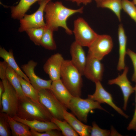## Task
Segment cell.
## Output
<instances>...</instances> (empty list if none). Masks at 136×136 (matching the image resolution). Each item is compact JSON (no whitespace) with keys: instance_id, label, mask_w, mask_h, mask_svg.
<instances>
[{"instance_id":"obj_1","label":"cell","mask_w":136,"mask_h":136,"mask_svg":"<svg viewBox=\"0 0 136 136\" xmlns=\"http://www.w3.org/2000/svg\"><path fill=\"white\" fill-rule=\"evenodd\" d=\"M84 7H82L77 9H72L66 7L62 3L57 1L48 2L44 9L46 26L54 31L57 30L59 27L63 28L67 34H73V31L67 26L66 21L71 16L76 13H83Z\"/></svg>"},{"instance_id":"obj_2","label":"cell","mask_w":136,"mask_h":136,"mask_svg":"<svg viewBox=\"0 0 136 136\" xmlns=\"http://www.w3.org/2000/svg\"><path fill=\"white\" fill-rule=\"evenodd\" d=\"M22 119L29 120L51 121L52 116L46 108L40 103L26 97L19 99L16 115Z\"/></svg>"},{"instance_id":"obj_3","label":"cell","mask_w":136,"mask_h":136,"mask_svg":"<svg viewBox=\"0 0 136 136\" xmlns=\"http://www.w3.org/2000/svg\"><path fill=\"white\" fill-rule=\"evenodd\" d=\"M82 75L71 60H64L61 69L62 82L72 96L80 97L83 85Z\"/></svg>"},{"instance_id":"obj_4","label":"cell","mask_w":136,"mask_h":136,"mask_svg":"<svg viewBox=\"0 0 136 136\" xmlns=\"http://www.w3.org/2000/svg\"><path fill=\"white\" fill-rule=\"evenodd\" d=\"M100 103L88 97L86 99L73 96L70 102L68 109L80 121L86 123L89 113L95 109L107 112L100 105Z\"/></svg>"},{"instance_id":"obj_5","label":"cell","mask_w":136,"mask_h":136,"mask_svg":"<svg viewBox=\"0 0 136 136\" xmlns=\"http://www.w3.org/2000/svg\"><path fill=\"white\" fill-rule=\"evenodd\" d=\"M73 32L75 36V41L83 47H88L98 35L82 17L74 20Z\"/></svg>"},{"instance_id":"obj_6","label":"cell","mask_w":136,"mask_h":136,"mask_svg":"<svg viewBox=\"0 0 136 136\" xmlns=\"http://www.w3.org/2000/svg\"><path fill=\"white\" fill-rule=\"evenodd\" d=\"M38 92L40 103L46 108L53 118L64 120V112L67 108L58 100L50 89H42Z\"/></svg>"},{"instance_id":"obj_7","label":"cell","mask_w":136,"mask_h":136,"mask_svg":"<svg viewBox=\"0 0 136 136\" xmlns=\"http://www.w3.org/2000/svg\"><path fill=\"white\" fill-rule=\"evenodd\" d=\"M2 81L5 90L2 96V109L1 112L13 117L16 115L19 98L16 91L7 78Z\"/></svg>"},{"instance_id":"obj_8","label":"cell","mask_w":136,"mask_h":136,"mask_svg":"<svg viewBox=\"0 0 136 136\" xmlns=\"http://www.w3.org/2000/svg\"><path fill=\"white\" fill-rule=\"evenodd\" d=\"M52 0H40L38 1L39 7L38 10L31 14H25L20 20L18 31L22 32L32 28H38L46 26L44 20V9L46 4Z\"/></svg>"},{"instance_id":"obj_9","label":"cell","mask_w":136,"mask_h":136,"mask_svg":"<svg viewBox=\"0 0 136 136\" xmlns=\"http://www.w3.org/2000/svg\"><path fill=\"white\" fill-rule=\"evenodd\" d=\"M113 43L111 37L107 35H98L88 47V54L100 60L112 50Z\"/></svg>"},{"instance_id":"obj_10","label":"cell","mask_w":136,"mask_h":136,"mask_svg":"<svg viewBox=\"0 0 136 136\" xmlns=\"http://www.w3.org/2000/svg\"><path fill=\"white\" fill-rule=\"evenodd\" d=\"M37 64L36 62L30 60L27 63L22 65L21 67L31 85L36 89L38 91L43 89H50L52 81L50 79H43L35 74L34 69Z\"/></svg>"},{"instance_id":"obj_11","label":"cell","mask_w":136,"mask_h":136,"mask_svg":"<svg viewBox=\"0 0 136 136\" xmlns=\"http://www.w3.org/2000/svg\"><path fill=\"white\" fill-rule=\"evenodd\" d=\"M100 60L88 54L83 75L95 83L102 80L104 68Z\"/></svg>"},{"instance_id":"obj_12","label":"cell","mask_w":136,"mask_h":136,"mask_svg":"<svg viewBox=\"0 0 136 136\" xmlns=\"http://www.w3.org/2000/svg\"><path fill=\"white\" fill-rule=\"evenodd\" d=\"M95 83V91L92 94L88 95V97L100 104H107L119 114L126 118H128V116L115 104L112 95L104 89L100 81H97Z\"/></svg>"},{"instance_id":"obj_13","label":"cell","mask_w":136,"mask_h":136,"mask_svg":"<svg viewBox=\"0 0 136 136\" xmlns=\"http://www.w3.org/2000/svg\"><path fill=\"white\" fill-rule=\"evenodd\" d=\"M64 60L62 55L57 53L50 56L44 64L43 70L52 81L61 79V69Z\"/></svg>"},{"instance_id":"obj_14","label":"cell","mask_w":136,"mask_h":136,"mask_svg":"<svg viewBox=\"0 0 136 136\" xmlns=\"http://www.w3.org/2000/svg\"><path fill=\"white\" fill-rule=\"evenodd\" d=\"M123 73L119 75L116 78L109 80L108 81L109 85L116 84L120 88L123 96L124 104L123 109L125 110L127 109V102L130 95L134 91V87L131 85L128 80L127 75L128 68L125 66Z\"/></svg>"},{"instance_id":"obj_15","label":"cell","mask_w":136,"mask_h":136,"mask_svg":"<svg viewBox=\"0 0 136 136\" xmlns=\"http://www.w3.org/2000/svg\"><path fill=\"white\" fill-rule=\"evenodd\" d=\"M82 47L75 41L70 46V52L72 62L81 75H83L86 62L87 57Z\"/></svg>"},{"instance_id":"obj_16","label":"cell","mask_w":136,"mask_h":136,"mask_svg":"<svg viewBox=\"0 0 136 136\" xmlns=\"http://www.w3.org/2000/svg\"><path fill=\"white\" fill-rule=\"evenodd\" d=\"M50 90L58 100L68 109L73 96L61 79L52 81Z\"/></svg>"},{"instance_id":"obj_17","label":"cell","mask_w":136,"mask_h":136,"mask_svg":"<svg viewBox=\"0 0 136 136\" xmlns=\"http://www.w3.org/2000/svg\"><path fill=\"white\" fill-rule=\"evenodd\" d=\"M16 121L28 126L31 129L39 132H43L51 129L60 130L57 126L51 121H43L36 120H29L20 118L16 116L12 117Z\"/></svg>"},{"instance_id":"obj_18","label":"cell","mask_w":136,"mask_h":136,"mask_svg":"<svg viewBox=\"0 0 136 136\" xmlns=\"http://www.w3.org/2000/svg\"><path fill=\"white\" fill-rule=\"evenodd\" d=\"M67 110H65L64 112V120L71 126L79 135L90 136L91 126L84 124Z\"/></svg>"},{"instance_id":"obj_19","label":"cell","mask_w":136,"mask_h":136,"mask_svg":"<svg viewBox=\"0 0 136 136\" xmlns=\"http://www.w3.org/2000/svg\"><path fill=\"white\" fill-rule=\"evenodd\" d=\"M119 43V59L117 66V70L121 71L124 69L125 66V58L126 54V46L127 37L122 24L119 25L118 30Z\"/></svg>"},{"instance_id":"obj_20","label":"cell","mask_w":136,"mask_h":136,"mask_svg":"<svg viewBox=\"0 0 136 136\" xmlns=\"http://www.w3.org/2000/svg\"><path fill=\"white\" fill-rule=\"evenodd\" d=\"M0 57L3 58L8 64L17 74L28 82L30 83V80L25 74L20 69L14 58L12 50L7 51L4 48H0Z\"/></svg>"},{"instance_id":"obj_21","label":"cell","mask_w":136,"mask_h":136,"mask_svg":"<svg viewBox=\"0 0 136 136\" xmlns=\"http://www.w3.org/2000/svg\"><path fill=\"white\" fill-rule=\"evenodd\" d=\"M40 0H20L16 5L11 7V16L15 19H22L30 6Z\"/></svg>"},{"instance_id":"obj_22","label":"cell","mask_w":136,"mask_h":136,"mask_svg":"<svg viewBox=\"0 0 136 136\" xmlns=\"http://www.w3.org/2000/svg\"><path fill=\"white\" fill-rule=\"evenodd\" d=\"M8 119L13 136H32L29 127L7 115Z\"/></svg>"},{"instance_id":"obj_23","label":"cell","mask_w":136,"mask_h":136,"mask_svg":"<svg viewBox=\"0 0 136 136\" xmlns=\"http://www.w3.org/2000/svg\"><path fill=\"white\" fill-rule=\"evenodd\" d=\"M6 75V78L16 91L19 99L26 97L22 91L17 74L8 65Z\"/></svg>"},{"instance_id":"obj_24","label":"cell","mask_w":136,"mask_h":136,"mask_svg":"<svg viewBox=\"0 0 136 136\" xmlns=\"http://www.w3.org/2000/svg\"><path fill=\"white\" fill-rule=\"evenodd\" d=\"M22 91L25 95L33 100L40 103L38 91L31 84L18 75Z\"/></svg>"},{"instance_id":"obj_25","label":"cell","mask_w":136,"mask_h":136,"mask_svg":"<svg viewBox=\"0 0 136 136\" xmlns=\"http://www.w3.org/2000/svg\"><path fill=\"white\" fill-rule=\"evenodd\" d=\"M54 31L52 29L45 26L41 40L40 45L49 50H55L56 49L57 46L53 37Z\"/></svg>"},{"instance_id":"obj_26","label":"cell","mask_w":136,"mask_h":136,"mask_svg":"<svg viewBox=\"0 0 136 136\" xmlns=\"http://www.w3.org/2000/svg\"><path fill=\"white\" fill-rule=\"evenodd\" d=\"M96 5L98 7L110 10L115 14L119 21H121L120 13L122 9L121 0H104Z\"/></svg>"},{"instance_id":"obj_27","label":"cell","mask_w":136,"mask_h":136,"mask_svg":"<svg viewBox=\"0 0 136 136\" xmlns=\"http://www.w3.org/2000/svg\"><path fill=\"white\" fill-rule=\"evenodd\" d=\"M51 121L55 124L65 136H78V134L65 120H60L53 118Z\"/></svg>"},{"instance_id":"obj_28","label":"cell","mask_w":136,"mask_h":136,"mask_svg":"<svg viewBox=\"0 0 136 136\" xmlns=\"http://www.w3.org/2000/svg\"><path fill=\"white\" fill-rule=\"evenodd\" d=\"M45 26L32 28L25 31L30 39L35 45L40 46L41 40L43 35Z\"/></svg>"},{"instance_id":"obj_29","label":"cell","mask_w":136,"mask_h":136,"mask_svg":"<svg viewBox=\"0 0 136 136\" xmlns=\"http://www.w3.org/2000/svg\"><path fill=\"white\" fill-rule=\"evenodd\" d=\"M12 135L10 125L8 121L7 114L0 112V136Z\"/></svg>"},{"instance_id":"obj_30","label":"cell","mask_w":136,"mask_h":136,"mask_svg":"<svg viewBox=\"0 0 136 136\" xmlns=\"http://www.w3.org/2000/svg\"><path fill=\"white\" fill-rule=\"evenodd\" d=\"M122 9L136 23V7L132 2L121 0Z\"/></svg>"},{"instance_id":"obj_31","label":"cell","mask_w":136,"mask_h":136,"mask_svg":"<svg viewBox=\"0 0 136 136\" xmlns=\"http://www.w3.org/2000/svg\"><path fill=\"white\" fill-rule=\"evenodd\" d=\"M111 135V131L100 128L96 123L93 122L92 123L90 136H108Z\"/></svg>"},{"instance_id":"obj_32","label":"cell","mask_w":136,"mask_h":136,"mask_svg":"<svg viewBox=\"0 0 136 136\" xmlns=\"http://www.w3.org/2000/svg\"><path fill=\"white\" fill-rule=\"evenodd\" d=\"M60 130L56 129H51L44 132H39L31 129L30 130L32 136H62Z\"/></svg>"},{"instance_id":"obj_33","label":"cell","mask_w":136,"mask_h":136,"mask_svg":"<svg viewBox=\"0 0 136 136\" xmlns=\"http://www.w3.org/2000/svg\"><path fill=\"white\" fill-rule=\"evenodd\" d=\"M126 54L131 59L134 67V72L132 76L131 80L136 83V53L129 49L126 51Z\"/></svg>"},{"instance_id":"obj_34","label":"cell","mask_w":136,"mask_h":136,"mask_svg":"<svg viewBox=\"0 0 136 136\" xmlns=\"http://www.w3.org/2000/svg\"><path fill=\"white\" fill-rule=\"evenodd\" d=\"M134 88L135 93V108L132 118L129 124L127 129L129 130H133L136 131V84Z\"/></svg>"},{"instance_id":"obj_35","label":"cell","mask_w":136,"mask_h":136,"mask_svg":"<svg viewBox=\"0 0 136 136\" xmlns=\"http://www.w3.org/2000/svg\"><path fill=\"white\" fill-rule=\"evenodd\" d=\"M8 64L5 61L0 62V78L2 80L6 78V72Z\"/></svg>"},{"instance_id":"obj_36","label":"cell","mask_w":136,"mask_h":136,"mask_svg":"<svg viewBox=\"0 0 136 136\" xmlns=\"http://www.w3.org/2000/svg\"><path fill=\"white\" fill-rule=\"evenodd\" d=\"M5 88L2 81L0 82V108L1 110L2 109V95L4 92Z\"/></svg>"},{"instance_id":"obj_37","label":"cell","mask_w":136,"mask_h":136,"mask_svg":"<svg viewBox=\"0 0 136 136\" xmlns=\"http://www.w3.org/2000/svg\"><path fill=\"white\" fill-rule=\"evenodd\" d=\"M92 0H71L72 2L75 3L77 5L79 6L81 4L86 5L90 3Z\"/></svg>"},{"instance_id":"obj_38","label":"cell","mask_w":136,"mask_h":136,"mask_svg":"<svg viewBox=\"0 0 136 136\" xmlns=\"http://www.w3.org/2000/svg\"><path fill=\"white\" fill-rule=\"evenodd\" d=\"M94 0L96 2V5L99 4V3H100V2H101L102 1H103L104 0Z\"/></svg>"},{"instance_id":"obj_39","label":"cell","mask_w":136,"mask_h":136,"mask_svg":"<svg viewBox=\"0 0 136 136\" xmlns=\"http://www.w3.org/2000/svg\"><path fill=\"white\" fill-rule=\"evenodd\" d=\"M132 2L136 6V0H133Z\"/></svg>"},{"instance_id":"obj_40","label":"cell","mask_w":136,"mask_h":136,"mask_svg":"<svg viewBox=\"0 0 136 136\" xmlns=\"http://www.w3.org/2000/svg\"><path fill=\"white\" fill-rule=\"evenodd\" d=\"M66 1H71V0H65Z\"/></svg>"}]
</instances>
